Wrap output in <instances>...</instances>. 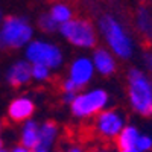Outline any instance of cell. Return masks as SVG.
Instances as JSON below:
<instances>
[{
  "instance_id": "6da1fadb",
  "label": "cell",
  "mask_w": 152,
  "mask_h": 152,
  "mask_svg": "<svg viewBox=\"0 0 152 152\" xmlns=\"http://www.w3.org/2000/svg\"><path fill=\"white\" fill-rule=\"evenodd\" d=\"M97 29L102 35L107 49L110 52L123 61H128L135 53V41L126 26L114 15L105 14L99 18Z\"/></svg>"
},
{
  "instance_id": "7a4b0ae2",
  "label": "cell",
  "mask_w": 152,
  "mask_h": 152,
  "mask_svg": "<svg viewBox=\"0 0 152 152\" xmlns=\"http://www.w3.org/2000/svg\"><path fill=\"white\" fill-rule=\"evenodd\" d=\"M126 97L131 110L142 117H152V78L132 67L126 75Z\"/></svg>"
},
{
  "instance_id": "3957f363",
  "label": "cell",
  "mask_w": 152,
  "mask_h": 152,
  "mask_svg": "<svg viewBox=\"0 0 152 152\" xmlns=\"http://www.w3.org/2000/svg\"><path fill=\"white\" fill-rule=\"evenodd\" d=\"M108 105L110 93L102 87H91L76 93L69 110L76 120H88L107 110Z\"/></svg>"
},
{
  "instance_id": "277c9868",
  "label": "cell",
  "mask_w": 152,
  "mask_h": 152,
  "mask_svg": "<svg viewBox=\"0 0 152 152\" xmlns=\"http://www.w3.org/2000/svg\"><path fill=\"white\" fill-rule=\"evenodd\" d=\"M34 40V26L28 18L18 15L5 17L0 24V47L8 50L24 49Z\"/></svg>"
},
{
  "instance_id": "5b68a950",
  "label": "cell",
  "mask_w": 152,
  "mask_h": 152,
  "mask_svg": "<svg viewBox=\"0 0 152 152\" xmlns=\"http://www.w3.org/2000/svg\"><path fill=\"white\" fill-rule=\"evenodd\" d=\"M24 59H26L31 66L40 64L46 66L52 72H58L64 66V52L62 49L49 40H43V38H34V40L24 47Z\"/></svg>"
},
{
  "instance_id": "8992f818",
  "label": "cell",
  "mask_w": 152,
  "mask_h": 152,
  "mask_svg": "<svg viewBox=\"0 0 152 152\" xmlns=\"http://www.w3.org/2000/svg\"><path fill=\"white\" fill-rule=\"evenodd\" d=\"M58 32L64 40L76 49H94L97 44V31L94 24L84 17H73L70 21L61 24Z\"/></svg>"
},
{
  "instance_id": "52a82bcc",
  "label": "cell",
  "mask_w": 152,
  "mask_h": 152,
  "mask_svg": "<svg viewBox=\"0 0 152 152\" xmlns=\"http://www.w3.org/2000/svg\"><path fill=\"white\" fill-rule=\"evenodd\" d=\"M126 126L125 113L117 108H107L94 117V132L104 140H116L120 131Z\"/></svg>"
},
{
  "instance_id": "ba28073f",
  "label": "cell",
  "mask_w": 152,
  "mask_h": 152,
  "mask_svg": "<svg viewBox=\"0 0 152 152\" xmlns=\"http://www.w3.org/2000/svg\"><path fill=\"white\" fill-rule=\"evenodd\" d=\"M94 76H96V70L90 56L79 55L75 59H72V62L69 64L67 78L78 87L79 91L88 88V85L93 82Z\"/></svg>"
},
{
  "instance_id": "9c48e42d",
  "label": "cell",
  "mask_w": 152,
  "mask_h": 152,
  "mask_svg": "<svg viewBox=\"0 0 152 152\" xmlns=\"http://www.w3.org/2000/svg\"><path fill=\"white\" fill-rule=\"evenodd\" d=\"M35 110H37L35 100L31 96L21 94V96L14 97L8 104L6 116L11 122H14V123H23V122L32 119Z\"/></svg>"
},
{
  "instance_id": "30bf717a",
  "label": "cell",
  "mask_w": 152,
  "mask_h": 152,
  "mask_svg": "<svg viewBox=\"0 0 152 152\" xmlns=\"http://www.w3.org/2000/svg\"><path fill=\"white\" fill-rule=\"evenodd\" d=\"M32 66L29 62L21 58L15 59L14 62H11L5 72V81L11 87H24L32 81V75H31Z\"/></svg>"
},
{
  "instance_id": "8fae6325",
  "label": "cell",
  "mask_w": 152,
  "mask_h": 152,
  "mask_svg": "<svg viewBox=\"0 0 152 152\" xmlns=\"http://www.w3.org/2000/svg\"><path fill=\"white\" fill-rule=\"evenodd\" d=\"M90 58H91L96 73L104 76V78L113 76L117 72V58L107 47H94Z\"/></svg>"
},
{
  "instance_id": "7c38bea8",
  "label": "cell",
  "mask_w": 152,
  "mask_h": 152,
  "mask_svg": "<svg viewBox=\"0 0 152 152\" xmlns=\"http://www.w3.org/2000/svg\"><path fill=\"white\" fill-rule=\"evenodd\" d=\"M135 29L143 40L152 43V11L148 5H140L135 12Z\"/></svg>"
},
{
  "instance_id": "4fadbf2b",
  "label": "cell",
  "mask_w": 152,
  "mask_h": 152,
  "mask_svg": "<svg viewBox=\"0 0 152 152\" xmlns=\"http://www.w3.org/2000/svg\"><path fill=\"white\" fill-rule=\"evenodd\" d=\"M59 137V126L53 120H46L40 123V131H38V148L52 149Z\"/></svg>"
},
{
  "instance_id": "5bb4252c",
  "label": "cell",
  "mask_w": 152,
  "mask_h": 152,
  "mask_svg": "<svg viewBox=\"0 0 152 152\" xmlns=\"http://www.w3.org/2000/svg\"><path fill=\"white\" fill-rule=\"evenodd\" d=\"M38 131H40V123L35 119H29L21 123L20 128V145L28 148L31 151L38 148Z\"/></svg>"
},
{
  "instance_id": "9a60e30c",
  "label": "cell",
  "mask_w": 152,
  "mask_h": 152,
  "mask_svg": "<svg viewBox=\"0 0 152 152\" xmlns=\"http://www.w3.org/2000/svg\"><path fill=\"white\" fill-rule=\"evenodd\" d=\"M140 129L138 126L135 125H129L126 123V126L120 131V134L117 135L116 138V145H117V149H129V148H135V143L140 137Z\"/></svg>"
},
{
  "instance_id": "2e32d148",
  "label": "cell",
  "mask_w": 152,
  "mask_h": 152,
  "mask_svg": "<svg viewBox=\"0 0 152 152\" xmlns=\"http://www.w3.org/2000/svg\"><path fill=\"white\" fill-rule=\"evenodd\" d=\"M49 14L61 26V24H64V23H67V21H70L73 18V9L67 2L59 0V2H55L52 6H50Z\"/></svg>"
},
{
  "instance_id": "e0dca14e",
  "label": "cell",
  "mask_w": 152,
  "mask_h": 152,
  "mask_svg": "<svg viewBox=\"0 0 152 152\" xmlns=\"http://www.w3.org/2000/svg\"><path fill=\"white\" fill-rule=\"evenodd\" d=\"M38 28L46 34H53L59 29V24L50 17L49 12H44V14H41L38 17Z\"/></svg>"
},
{
  "instance_id": "ac0fdd59",
  "label": "cell",
  "mask_w": 152,
  "mask_h": 152,
  "mask_svg": "<svg viewBox=\"0 0 152 152\" xmlns=\"http://www.w3.org/2000/svg\"><path fill=\"white\" fill-rule=\"evenodd\" d=\"M31 75H32V81L35 82H47L52 78V70L47 69L46 66H40V64H34L31 69Z\"/></svg>"
},
{
  "instance_id": "d6986e66",
  "label": "cell",
  "mask_w": 152,
  "mask_h": 152,
  "mask_svg": "<svg viewBox=\"0 0 152 152\" xmlns=\"http://www.w3.org/2000/svg\"><path fill=\"white\" fill-rule=\"evenodd\" d=\"M135 148L140 152H152V134L142 132L135 143Z\"/></svg>"
},
{
  "instance_id": "ffe728a7",
  "label": "cell",
  "mask_w": 152,
  "mask_h": 152,
  "mask_svg": "<svg viewBox=\"0 0 152 152\" xmlns=\"http://www.w3.org/2000/svg\"><path fill=\"white\" fill-rule=\"evenodd\" d=\"M61 88H62V93H78V87H76L69 78H66L61 84Z\"/></svg>"
},
{
  "instance_id": "44dd1931",
  "label": "cell",
  "mask_w": 152,
  "mask_h": 152,
  "mask_svg": "<svg viewBox=\"0 0 152 152\" xmlns=\"http://www.w3.org/2000/svg\"><path fill=\"white\" fill-rule=\"evenodd\" d=\"M143 64H145L146 70L152 73V50H148L143 55Z\"/></svg>"
},
{
  "instance_id": "7402d4cb",
  "label": "cell",
  "mask_w": 152,
  "mask_h": 152,
  "mask_svg": "<svg viewBox=\"0 0 152 152\" xmlns=\"http://www.w3.org/2000/svg\"><path fill=\"white\" fill-rule=\"evenodd\" d=\"M75 96H76V93H62V94H61V100H62L66 105H70V104L73 102Z\"/></svg>"
},
{
  "instance_id": "603a6c76",
  "label": "cell",
  "mask_w": 152,
  "mask_h": 152,
  "mask_svg": "<svg viewBox=\"0 0 152 152\" xmlns=\"http://www.w3.org/2000/svg\"><path fill=\"white\" fill-rule=\"evenodd\" d=\"M9 152H32V151L28 149V148H24V146H21V145L18 143V145H15L12 149H9Z\"/></svg>"
},
{
  "instance_id": "cb8c5ba5",
  "label": "cell",
  "mask_w": 152,
  "mask_h": 152,
  "mask_svg": "<svg viewBox=\"0 0 152 152\" xmlns=\"http://www.w3.org/2000/svg\"><path fill=\"white\" fill-rule=\"evenodd\" d=\"M66 152H85V149L82 146H79V145H72V146L67 148Z\"/></svg>"
},
{
  "instance_id": "d4e9b609",
  "label": "cell",
  "mask_w": 152,
  "mask_h": 152,
  "mask_svg": "<svg viewBox=\"0 0 152 152\" xmlns=\"http://www.w3.org/2000/svg\"><path fill=\"white\" fill-rule=\"evenodd\" d=\"M117 152H140V151H138L137 148H129V149H120Z\"/></svg>"
},
{
  "instance_id": "484cf974",
  "label": "cell",
  "mask_w": 152,
  "mask_h": 152,
  "mask_svg": "<svg viewBox=\"0 0 152 152\" xmlns=\"http://www.w3.org/2000/svg\"><path fill=\"white\" fill-rule=\"evenodd\" d=\"M93 152H113L110 148H99V149H94Z\"/></svg>"
},
{
  "instance_id": "4316f807",
  "label": "cell",
  "mask_w": 152,
  "mask_h": 152,
  "mask_svg": "<svg viewBox=\"0 0 152 152\" xmlns=\"http://www.w3.org/2000/svg\"><path fill=\"white\" fill-rule=\"evenodd\" d=\"M32 152H52V149H44V148H37Z\"/></svg>"
},
{
  "instance_id": "83f0119b",
  "label": "cell",
  "mask_w": 152,
  "mask_h": 152,
  "mask_svg": "<svg viewBox=\"0 0 152 152\" xmlns=\"http://www.w3.org/2000/svg\"><path fill=\"white\" fill-rule=\"evenodd\" d=\"M3 148H5V142H3V137L0 135V151H2Z\"/></svg>"
},
{
  "instance_id": "f1b7e54d",
  "label": "cell",
  "mask_w": 152,
  "mask_h": 152,
  "mask_svg": "<svg viewBox=\"0 0 152 152\" xmlns=\"http://www.w3.org/2000/svg\"><path fill=\"white\" fill-rule=\"evenodd\" d=\"M3 20H5V17H3V12H2V9H0V24L3 23Z\"/></svg>"
},
{
  "instance_id": "f546056e",
  "label": "cell",
  "mask_w": 152,
  "mask_h": 152,
  "mask_svg": "<svg viewBox=\"0 0 152 152\" xmlns=\"http://www.w3.org/2000/svg\"><path fill=\"white\" fill-rule=\"evenodd\" d=\"M0 152H9V149H6V148H3L2 151H0Z\"/></svg>"
},
{
  "instance_id": "4dcf8cb0",
  "label": "cell",
  "mask_w": 152,
  "mask_h": 152,
  "mask_svg": "<svg viewBox=\"0 0 152 152\" xmlns=\"http://www.w3.org/2000/svg\"><path fill=\"white\" fill-rule=\"evenodd\" d=\"M2 125H3V123H2V120H0V129H2Z\"/></svg>"
}]
</instances>
